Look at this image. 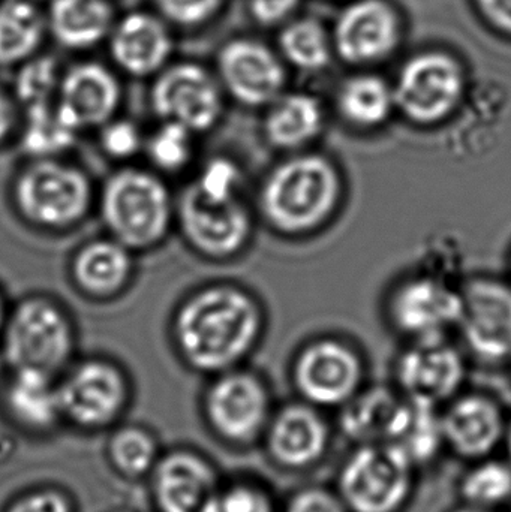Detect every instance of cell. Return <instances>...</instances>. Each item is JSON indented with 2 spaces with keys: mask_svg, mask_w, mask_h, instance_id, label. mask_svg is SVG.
I'll return each instance as SVG.
<instances>
[{
  "mask_svg": "<svg viewBox=\"0 0 511 512\" xmlns=\"http://www.w3.org/2000/svg\"><path fill=\"white\" fill-rule=\"evenodd\" d=\"M483 20L504 38L511 39V0H474Z\"/></svg>",
  "mask_w": 511,
  "mask_h": 512,
  "instance_id": "cell-44",
  "label": "cell"
},
{
  "mask_svg": "<svg viewBox=\"0 0 511 512\" xmlns=\"http://www.w3.org/2000/svg\"><path fill=\"white\" fill-rule=\"evenodd\" d=\"M461 289L432 276L404 280L390 295L389 316L396 330L414 342H435L459 327Z\"/></svg>",
  "mask_w": 511,
  "mask_h": 512,
  "instance_id": "cell-15",
  "label": "cell"
},
{
  "mask_svg": "<svg viewBox=\"0 0 511 512\" xmlns=\"http://www.w3.org/2000/svg\"><path fill=\"white\" fill-rule=\"evenodd\" d=\"M446 512H494V511L479 510V508L468 507V505L459 504V502H456V504L453 505L452 508H449V510H447Z\"/></svg>",
  "mask_w": 511,
  "mask_h": 512,
  "instance_id": "cell-47",
  "label": "cell"
},
{
  "mask_svg": "<svg viewBox=\"0 0 511 512\" xmlns=\"http://www.w3.org/2000/svg\"><path fill=\"white\" fill-rule=\"evenodd\" d=\"M21 144L36 159L54 158L74 144L78 129L60 113L56 104L27 110Z\"/></svg>",
  "mask_w": 511,
  "mask_h": 512,
  "instance_id": "cell-33",
  "label": "cell"
},
{
  "mask_svg": "<svg viewBox=\"0 0 511 512\" xmlns=\"http://www.w3.org/2000/svg\"><path fill=\"white\" fill-rule=\"evenodd\" d=\"M63 423L80 432L114 429L125 417L131 388L125 373L107 360H86L57 381Z\"/></svg>",
  "mask_w": 511,
  "mask_h": 512,
  "instance_id": "cell-10",
  "label": "cell"
},
{
  "mask_svg": "<svg viewBox=\"0 0 511 512\" xmlns=\"http://www.w3.org/2000/svg\"><path fill=\"white\" fill-rule=\"evenodd\" d=\"M461 294L464 307L458 328L470 354L492 366L511 361V285L476 277Z\"/></svg>",
  "mask_w": 511,
  "mask_h": 512,
  "instance_id": "cell-13",
  "label": "cell"
},
{
  "mask_svg": "<svg viewBox=\"0 0 511 512\" xmlns=\"http://www.w3.org/2000/svg\"><path fill=\"white\" fill-rule=\"evenodd\" d=\"M179 224L195 251L215 259L239 254L252 236L251 213L240 198L212 200L194 185L180 197Z\"/></svg>",
  "mask_w": 511,
  "mask_h": 512,
  "instance_id": "cell-16",
  "label": "cell"
},
{
  "mask_svg": "<svg viewBox=\"0 0 511 512\" xmlns=\"http://www.w3.org/2000/svg\"><path fill=\"white\" fill-rule=\"evenodd\" d=\"M150 105L162 122L179 123L194 134H201L221 120L224 89L218 75L200 63H168L155 75Z\"/></svg>",
  "mask_w": 511,
  "mask_h": 512,
  "instance_id": "cell-11",
  "label": "cell"
},
{
  "mask_svg": "<svg viewBox=\"0 0 511 512\" xmlns=\"http://www.w3.org/2000/svg\"><path fill=\"white\" fill-rule=\"evenodd\" d=\"M504 450H506V459L509 460L511 465V417H509V424H507L506 439H504Z\"/></svg>",
  "mask_w": 511,
  "mask_h": 512,
  "instance_id": "cell-46",
  "label": "cell"
},
{
  "mask_svg": "<svg viewBox=\"0 0 511 512\" xmlns=\"http://www.w3.org/2000/svg\"><path fill=\"white\" fill-rule=\"evenodd\" d=\"M324 125L323 105L314 95L284 92L267 107L263 134L275 149L299 152L320 137Z\"/></svg>",
  "mask_w": 511,
  "mask_h": 512,
  "instance_id": "cell-26",
  "label": "cell"
},
{
  "mask_svg": "<svg viewBox=\"0 0 511 512\" xmlns=\"http://www.w3.org/2000/svg\"><path fill=\"white\" fill-rule=\"evenodd\" d=\"M48 35L45 9L33 0H0V66L23 65L38 56Z\"/></svg>",
  "mask_w": 511,
  "mask_h": 512,
  "instance_id": "cell-28",
  "label": "cell"
},
{
  "mask_svg": "<svg viewBox=\"0 0 511 512\" xmlns=\"http://www.w3.org/2000/svg\"><path fill=\"white\" fill-rule=\"evenodd\" d=\"M152 3L171 26L194 29L212 20L225 0H152Z\"/></svg>",
  "mask_w": 511,
  "mask_h": 512,
  "instance_id": "cell-39",
  "label": "cell"
},
{
  "mask_svg": "<svg viewBox=\"0 0 511 512\" xmlns=\"http://www.w3.org/2000/svg\"><path fill=\"white\" fill-rule=\"evenodd\" d=\"M281 512H350L330 484H303L281 499Z\"/></svg>",
  "mask_w": 511,
  "mask_h": 512,
  "instance_id": "cell-40",
  "label": "cell"
},
{
  "mask_svg": "<svg viewBox=\"0 0 511 512\" xmlns=\"http://www.w3.org/2000/svg\"><path fill=\"white\" fill-rule=\"evenodd\" d=\"M192 135L185 126L174 122H162L161 128L152 135L147 152L156 167L164 171H180L189 164L194 152Z\"/></svg>",
  "mask_w": 511,
  "mask_h": 512,
  "instance_id": "cell-37",
  "label": "cell"
},
{
  "mask_svg": "<svg viewBox=\"0 0 511 512\" xmlns=\"http://www.w3.org/2000/svg\"><path fill=\"white\" fill-rule=\"evenodd\" d=\"M14 198L24 219L60 230L77 224L89 212L92 186L80 168L53 158L36 159L18 176Z\"/></svg>",
  "mask_w": 511,
  "mask_h": 512,
  "instance_id": "cell-7",
  "label": "cell"
},
{
  "mask_svg": "<svg viewBox=\"0 0 511 512\" xmlns=\"http://www.w3.org/2000/svg\"><path fill=\"white\" fill-rule=\"evenodd\" d=\"M291 379L297 399L338 412L365 388V363L341 340H315L297 355Z\"/></svg>",
  "mask_w": 511,
  "mask_h": 512,
  "instance_id": "cell-12",
  "label": "cell"
},
{
  "mask_svg": "<svg viewBox=\"0 0 511 512\" xmlns=\"http://www.w3.org/2000/svg\"><path fill=\"white\" fill-rule=\"evenodd\" d=\"M48 35L71 51H86L107 42L116 23L111 0H50L45 8Z\"/></svg>",
  "mask_w": 511,
  "mask_h": 512,
  "instance_id": "cell-25",
  "label": "cell"
},
{
  "mask_svg": "<svg viewBox=\"0 0 511 512\" xmlns=\"http://www.w3.org/2000/svg\"><path fill=\"white\" fill-rule=\"evenodd\" d=\"M203 512H281V499L263 478L239 474L224 477Z\"/></svg>",
  "mask_w": 511,
  "mask_h": 512,
  "instance_id": "cell-35",
  "label": "cell"
},
{
  "mask_svg": "<svg viewBox=\"0 0 511 512\" xmlns=\"http://www.w3.org/2000/svg\"><path fill=\"white\" fill-rule=\"evenodd\" d=\"M329 412L296 399L276 406L260 448L282 474L303 475L320 468L338 436Z\"/></svg>",
  "mask_w": 511,
  "mask_h": 512,
  "instance_id": "cell-8",
  "label": "cell"
},
{
  "mask_svg": "<svg viewBox=\"0 0 511 512\" xmlns=\"http://www.w3.org/2000/svg\"><path fill=\"white\" fill-rule=\"evenodd\" d=\"M402 38L398 11L387 0H354L336 18L332 42L342 62L375 65L389 59Z\"/></svg>",
  "mask_w": 511,
  "mask_h": 512,
  "instance_id": "cell-20",
  "label": "cell"
},
{
  "mask_svg": "<svg viewBox=\"0 0 511 512\" xmlns=\"http://www.w3.org/2000/svg\"><path fill=\"white\" fill-rule=\"evenodd\" d=\"M465 84L464 68L452 54L423 51L402 65L393 84L396 111L414 125H438L461 105Z\"/></svg>",
  "mask_w": 511,
  "mask_h": 512,
  "instance_id": "cell-9",
  "label": "cell"
},
{
  "mask_svg": "<svg viewBox=\"0 0 511 512\" xmlns=\"http://www.w3.org/2000/svg\"><path fill=\"white\" fill-rule=\"evenodd\" d=\"M393 378V387L411 402L441 409L464 391L467 363L444 340L414 342L399 355Z\"/></svg>",
  "mask_w": 511,
  "mask_h": 512,
  "instance_id": "cell-17",
  "label": "cell"
},
{
  "mask_svg": "<svg viewBox=\"0 0 511 512\" xmlns=\"http://www.w3.org/2000/svg\"><path fill=\"white\" fill-rule=\"evenodd\" d=\"M242 171L228 158H215L207 162L192 185L204 197L224 201L239 198Z\"/></svg>",
  "mask_w": 511,
  "mask_h": 512,
  "instance_id": "cell-38",
  "label": "cell"
},
{
  "mask_svg": "<svg viewBox=\"0 0 511 512\" xmlns=\"http://www.w3.org/2000/svg\"><path fill=\"white\" fill-rule=\"evenodd\" d=\"M113 512H132V511H126V510H117V511H113Z\"/></svg>",
  "mask_w": 511,
  "mask_h": 512,
  "instance_id": "cell-49",
  "label": "cell"
},
{
  "mask_svg": "<svg viewBox=\"0 0 511 512\" xmlns=\"http://www.w3.org/2000/svg\"><path fill=\"white\" fill-rule=\"evenodd\" d=\"M299 5L300 0H248L249 14L261 26L288 23Z\"/></svg>",
  "mask_w": 511,
  "mask_h": 512,
  "instance_id": "cell-43",
  "label": "cell"
},
{
  "mask_svg": "<svg viewBox=\"0 0 511 512\" xmlns=\"http://www.w3.org/2000/svg\"><path fill=\"white\" fill-rule=\"evenodd\" d=\"M122 99L117 75L92 60L75 63L62 72L57 108L78 129L107 125Z\"/></svg>",
  "mask_w": 511,
  "mask_h": 512,
  "instance_id": "cell-23",
  "label": "cell"
},
{
  "mask_svg": "<svg viewBox=\"0 0 511 512\" xmlns=\"http://www.w3.org/2000/svg\"><path fill=\"white\" fill-rule=\"evenodd\" d=\"M396 447L425 472L447 456L441 430L440 409L413 402V412Z\"/></svg>",
  "mask_w": 511,
  "mask_h": 512,
  "instance_id": "cell-34",
  "label": "cell"
},
{
  "mask_svg": "<svg viewBox=\"0 0 511 512\" xmlns=\"http://www.w3.org/2000/svg\"><path fill=\"white\" fill-rule=\"evenodd\" d=\"M3 357L11 372L30 370L60 378L74 351V333L59 304L26 298L5 321Z\"/></svg>",
  "mask_w": 511,
  "mask_h": 512,
  "instance_id": "cell-6",
  "label": "cell"
},
{
  "mask_svg": "<svg viewBox=\"0 0 511 512\" xmlns=\"http://www.w3.org/2000/svg\"><path fill=\"white\" fill-rule=\"evenodd\" d=\"M278 42L285 62L306 74L324 71L335 53L332 35L315 18L288 21Z\"/></svg>",
  "mask_w": 511,
  "mask_h": 512,
  "instance_id": "cell-32",
  "label": "cell"
},
{
  "mask_svg": "<svg viewBox=\"0 0 511 512\" xmlns=\"http://www.w3.org/2000/svg\"><path fill=\"white\" fill-rule=\"evenodd\" d=\"M107 44L114 65L135 78L155 77L174 50L171 24L156 11H131L117 18Z\"/></svg>",
  "mask_w": 511,
  "mask_h": 512,
  "instance_id": "cell-22",
  "label": "cell"
},
{
  "mask_svg": "<svg viewBox=\"0 0 511 512\" xmlns=\"http://www.w3.org/2000/svg\"><path fill=\"white\" fill-rule=\"evenodd\" d=\"M263 330L257 301L237 286L213 285L180 306L174 339L183 360L204 375L237 369L251 354Z\"/></svg>",
  "mask_w": 511,
  "mask_h": 512,
  "instance_id": "cell-1",
  "label": "cell"
},
{
  "mask_svg": "<svg viewBox=\"0 0 511 512\" xmlns=\"http://www.w3.org/2000/svg\"><path fill=\"white\" fill-rule=\"evenodd\" d=\"M459 504L500 512L511 505V465L497 456L465 463L455 484Z\"/></svg>",
  "mask_w": 511,
  "mask_h": 512,
  "instance_id": "cell-31",
  "label": "cell"
},
{
  "mask_svg": "<svg viewBox=\"0 0 511 512\" xmlns=\"http://www.w3.org/2000/svg\"><path fill=\"white\" fill-rule=\"evenodd\" d=\"M14 125V108L11 99L0 89V143L6 140Z\"/></svg>",
  "mask_w": 511,
  "mask_h": 512,
  "instance_id": "cell-45",
  "label": "cell"
},
{
  "mask_svg": "<svg viewBox=\"0 0 511 512\" xmlns=\"http://www.w3.org/2000/svg\"><path fill=\"white\" fill-rule=\"evenodd\" d=\"M5 309H3V301L2 298H0V333L3 331V327H5Z\"/></svg>",
  "mask_w": 511,
  "mask_h": 512,
  "instance_id": "cell-48",
  "label": "cell"
},
{
  "mask_svg": "<svg viewBox=\"0 0 511 512\" xmlns=\"http://www.w3.org/2000/svg\"><path fill=\"white\" fill-rule=\"evenodd\" d=\"M342 179L336 165L318 153H300L270 171L260 191L267 224L285 236L323 227L338 210Z\"/></svg>",
  "mask_w": 511,
  "mask_h": 512,
  "instance_id": "cell-2",
  "label": "cell"
},
{
  "mask_svg": "<svg viewBox=\"0 0 511 512\" xmlns=\"http://www.w3.org/2000/svg\"><path fill=\"white\" fill-rule=\"evenodd\" d=\"M336 107L339 116L353 128H380L396 111L393 86L380 75H353L339 87Z\"/></svg>",
  "mask_w": 511,
  "mask_h": 512,
  "instance_id": "cell-29",
  "label": "cell"
},
{
  "mask_svg": "<svg viewBox=\"0 0 511 512\" xmlns=\"http://www.w3.org/2000/svg\"><path fill=\"white\" fill-rule=\"evenodd\" d=\"M275 409L264 379L239 367L216 375L201 399L204 426L215 441L234 451L260 447Z\"/></svg>",
  "mask_w": 511,
  "mask_h": 512,
  "instance_id": "cell-5",
  "label": "cell"
},
{
  "mask_svg": "<svg viewBox=\"0 0 511 512\" xmlns=\"http://www.w3.org/2000/svg\"><path fill=\"white\" fill-rule=\"evenodd\" d=\"M216 71L224 92L249 108L269 107L287 84L281 57L257 39L225 42L216 57Z\"/></svg>",
  "mask_w": 511,
  "mask_h": 512,
  "instance_id": "cell-19",
  "label": "cell"
},
{
  "mask_svg": "<svg viewBox=\"0 0 511 512\" xmlns=\"http://www.w3.org/2000/svg\"><path fill=\"white\" fill-rule=\"evenodd\" d=\"M413 412V402L395 387H365L336 412L338 436L353 445L392 444L401 438Z\"/></svg>",
  "mask_w": 511,
  "mask_h": 512,
  "instance_id": "cell-21",
  "label": "cell"
},
{
  "mask_svg": "<svg viewBox=\"0 0 511 512\" xmlns=\"http://www.w3.org/2000/svg\"><path fill=\"white\" fill-rule=\"evenodd\" d=\"M2 512H77V505L66 490L39 486L15 496Z\"/></svg>",
  "mask_w": 511,
  "mask_h": 512,
  "instance_id": "cell-41",
  "label": "cell"
},
{
  "mask_svg": "<svg viewBox=\"0 0 511 512\" xmlns=\"http://www.w3.org/2000/svg\"><path fill=\"white\" fill-rule=\"evenodd\" d=\"M440 421L447 456L465 465L497 456L509 417L489 394L462 391L440 409Z\"/></svg>",
  "mask_w": 511,
  "mask_h": 512,
  "instance_id": "cell-18",
  "label": "cell"
},
{
  "mask_svg": "<svg viewBox=\"0 0 511 512\" xmlns=\"http://www.w3.org/2000/svg\"><path fill=\"white\" fill-rule=\"evenodd\" d=\"M422 474L396 445H353L332 486L350 512H408Z\"/></svg>",
  "mask_w": 511,
  "mask_h": 512,
  "instance_id": "cell-3",
  "label": "cell"
},
{
  "mask_svg": "<svg viewBox=\"0 0 511 512\" xmlns=\"http://www.w3.org/2000/svg\"><path fill=\"white\" fill-rule=\"evenodd\" d=\"M162 451L158 436L140 424H117L105 445L108 465L128 481L147 480Z\"/></svg>",
  "mask_w": 511,
  "mask_h": 512,
  "instance_id": "cell-30",
  "label": "cell"
},
{
  "mask_svg": "<svg viewBox=\"0 0 511 512\" xmlns=\"http://www.w3.org/2000/svg\"><path fill=\"white\" fill-rule=\"evenodd\" d=\"M222 477L212 457L194 447L162 451L147 478L155 512H203Z\"/></svg>",
  "mask_w": 511,
  "mask_h": 512,
  "instance_id": "cell-14",
  "label": "cell"
},
{
  "mask_svg": "<svg viewBox=\"0 0 511 512\" xmlns=\"http://www.w3.org/2000/svg\"><path fill=\"white\" fill-rule=\"evenodd\" d=\"M59 378L44 373L11 372L2 394L3 412L24 435L45 438L63 426Z\"/></svg>",
  "mask_w": 511,
  "mask_h": 512,
  "instance_id": "cell-24",
  "label": "cell"
},
{
  "mask_svg": "<svg viewBox=\"0 0 511 512\" xmlns=\"http://www.w3.org/2000/svg\"><path fill=\"white\" fill-rule=\"evenodd\" d=\"M131 271V249L114 239L87 243L72 261L75 283L93 297L117 294L128 283Z\"/></svg>",
  "mask_w": 511,
  "mask_h": 512,
  "instance_id": "cell-27",
  "label": "cell"
},
{
  "mask_svg": "<svg viewBox=\"0 0 511 512\" xmlns=\"http://www.w3.org/2000/svg\"><path fill=\"white\" fill-rule=\"evenodd\" d=\"M60 72L53 57L35 56L20 65L15 77V96L24 110L53 104L59 92Z\"/></svg>",
  "mask_w": 511,
  "mask_h": 512,
  "instance_id": "cell-36",
  "label": "cell"
},
{
  "mask_svg": "<svg viewBox=\"0 0 511 512\" xmlns=\"http://www.w3.org/2000/svg\"><path fill=\"white\" fill-rule=\"evenodd\" d=\"M101 213L114 240L131 251L158 245L173 218L170 192L149 171L126 168L102 189Z\"/></svg>",
  "mask_w": 511,
  "mask_h": 512,
  "instance_id": "cell-4",
  "label": "cell"
},
{
  "mask_svg": "<svg viewBox=\"0 0 511 512\" xmlns=\"http://www.w3.org/2000/svg\"><path fill=\"white\" fill-rule=\"evenodd\" d=\"M101 146L111 158H131L141 147L140 131L129 120H110L102 126Z\"/></svg>",
  "mask_w": 511,
  "mask_h": 512,
  "instance_id": "cell-42",
  "label": "cell"
}]
</instances>
